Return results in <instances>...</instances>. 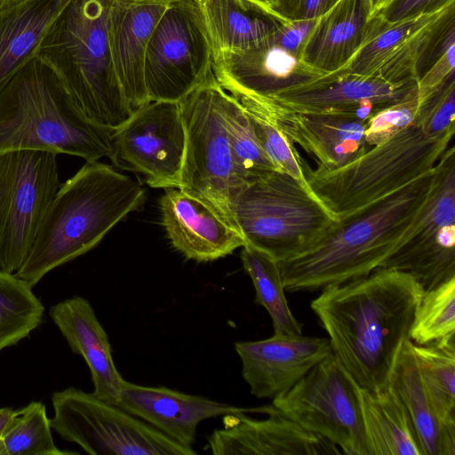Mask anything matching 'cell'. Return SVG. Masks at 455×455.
I'll list each match as a JSON object with an SVG mask.
<instances>
[{
    "instance_id": "obj_1",
    "label": "cell",
    "mask_w": 455,
    "mask_h": 455,
    "mask_svg": "<svg viewBox=\"0 0 455 455\" xmlns=\"http://www.w3.org/2000/svg\"><path fill=\"white\" fill-rule=\"evenodd\" d=\"M321 291L311 308L328 334L331 353L358 386L383 389L411 340L424 290L406 272L378 267Z\"/></svg>"
},
{
    "instance_id": "obj_2",
    "label": "cell",
    "mask_w": 455,
    "mask_h": 455,
    "mask_svg": "<svg viewBox=\"0 0 455 455\" xmlns=\"http://www.w3.org/2000/svg\"><path fill=\"white\" fill-rule=\"evenodd\" d=\"M435 168L403 188L339 216L279 262L287 291H315L368 275L409 238L429 199Z\"/></svg>"
},
{
    "instance_id": "obj_3",
    "label": "cell",
    "mask_w": 455,
    "mask_h": 455,
    "mask_svg": "<svg viewBox=\"0 0 455 455\" xmlns=\"http://www.w3.org/2000/svg\"><path fill=\"white\" fill-rule=\"evenodd\" d=\"M145 200L141 183L98 161L60 183L15 276L32 288L50 271L94 248Z\"/></svg>"
},
{
    "instance_id": "obj_4",
    "label": "cell",
    "mask_w": 455,
    "mask_h": 455,
    "mask_svg": "<svg viewBox=\"0 0 455 455\" xmlns=\"http://www.w3.org/2000/svg\"><path fill=\"white\" fill-rule=\"evenodd\" d=\"M114 131L91 121L36 58L0 92V156L37 150L98 161L108 157Z\"/></svg>"
},
{
    "instance_id": "obj_5",
    "label": "cell",
    "mask_w": 455,
    "mask_h": 455,
    "mask_svg": "<svg viewBox=\"0 0 455 455\" xmlns=\"http://www.w3.org/2000/svg\"><path fill=\"white\" fill-rule=\"evenodd\" d=\"M112 0H72L51 27L35 58L55 75L93 123L116 130L132 115L110 51Z\"/></svg>"
},
{
    "instance_id": "obj_6",
    "label": "cell",
    "mask_w": 455,
    "mask_h": 455,
    "mask_svg": "<svg viewBox=\"0 0 455 455\" xmlns=\"http://www.w3.org/2000/svg\"><path fill=\"white\" fill-rule=\"evenodd\" d=\"M452 137L430 138L414 123L335 169L303 163L310 191L337 217L385 196L434 170Z\"/></svg>"
},
{
    "instance_id": "obj_7",
    "label": "cell",
    "mask_w": 455,
    "mask_h": 455,
    "mask_svg": "<svg viewBox=\"0 0 455 455\" xmlns=\"http://www.w3.org/2000/svg\"><path fill=\"white\" fill-rule=\"evenodd\" d=\"M233 211L245 243L279 262L299 253L338 219L307 187L278 171L244 186Z\"/></svg>"
},
{
    "instance_id": "obj_8",
    "label": "cell",
    "mask_w": 455,
    "mask_h": 455,
    "mask_svg": "<svg viewBox=\"0 0 455 455\" xmlns=\"http://www.w3.org/2000/svg\"><path fill=\"white\" fill-rule=\"evenodd\" d=\"M228 96L212 72L179 102L186 131L179 188L207 204L237 229L234 203L244 186L236 173L229 143Z\"/></svg>"
},
{
    "instance_id": "obj_9",
    "label": "cell",
    "mask_w": 455,
    "mask_h": 455,
    "mask_svg": "<svg viewBox=\"0 0 455 455\" xmlns=\"http://www.w3.org/2000/svg\"><path fill=\"white\" fill-rule=\"evenodd\" d=\"M286 417L346 455H369L355 382L331 353L259 413Z\"/></svg>"
},
{
    "instance_id": "obj_10",
    "label": "cell",
    "mask_w": 455,
    "mask_h": 455,
    "mask_svg": "<svg viewBox=\"0 0 455 455\" xmlns=\"http://www.w3.org/2000/svg\"><path fill=\"white\" fill-rule=\"evenodd\" d=\"M51 427L92 455H194L187 448L125 411L81 389L52 395Z\"/></svg>"
},
{
    "instance_id": "obj_11",
    "label": "cell",
    "mask_w": 455,
    "mask_h": 455,
    "mask_svg": "<svg viewBox=\"0 0 455 455\" xmlns=\"http://www.w3.org/2000/svg\"><path fill=\"white\" fill-rule=\"evenodd\" d=\"M454 41L455 1L437 11L395 22L378 14L366 41L339 71L394 84L417 82Z\"/></svg>"
},
{
    "instance_id": "obj_12",
    "label": "cell",
    "mask_w": 455,
    "mask_h": 455,
    "mask_svg": "<svg viewBox=\"0 0 455 455\" xmlns=\"http://www.w3.org/2000/svg\"><path fill=\"white\" fill-rule=\"evenodd\" d=\"M212 61L196 1L168 3L146 51L144 77L149 100L180 102L212 72Z\"/></svg>"
},
{
    "instance_id": "obj_13",
    "label": "cell",
    "mask_w": 455,
    "mask_h": 455,
    "mask_svg": "<svg viewBox=\"0 0 455 455\" xmlns=\"http://www.w3.org/2000/svg\"><path fill=\"white\" fill-rule=\"evenodd\" d=\"M60 185L54 153L0 156V271L14 274L20 267Z\"/></svg>"
},
{
    "instance_id": "obj_14",
    "label": "cell",
    "mask_w": 455,
    "mask_h": 455,
    "mask_svg": "<svg viewBox=\"0 0 455 455\" xmlns=\"http://www.w3.org/2000/svg\"><path fill=\"white\" fill-rule=\"evenodd\" d=\"M185 150L180 103L156 100L114 131L108 157L116 167L142 175L149 187L179 188Z\"/></svg>"
},
{
    "instance_id": "obj_15",
    "label": "cell",
    "mask_w": 455,
    "mask_h": 455,
    "mask_svg": "<svg viewBox=\"0 0 455 455\" xmlns=\"http://www.w3.org/2000/svg\"><path fill=\"white\" fill-rule=\"evenodd\" d=\"M380 267L411 275L424 292L455 277V148L435 167L429 199L408 239Z\"/></svg>"
},
{
    "instance_id": "obj_16",
    "label": "cell",
    "mask_w": 455,
    "mask_h": 455,
    "mask_svg": "<svg viewBox=\"0 0 455 455\" xmlns=\"http://www.w3.org/2000/svg\"><path fill=\"white\" fill-rule=\"evenodd\" d=\"M416 87V81L394 84L336 71L269 99L296 111L342 116L366 123L376 111L403 100Z\"/></svg>"
},
{
    "instance_id": "obj_17",
    "label": "cell",
    "mask_w": 455,
    "mask_h": 455,
    "mask_svg": "<svg viewBox=\"0 0 455 455\" xmlns=\"http://www.w3.org/2000/svg\"><path fill=\"white\" fill-rule=\"evenodd\" d=\"M235 349L251 394L269 399L289 390L331 354L329 339L302 334L240 341L235 343Z\"/></svg>"
},
{
    "instance_id": "obj_18",
    "label": "cell",
    "mask_w": 455,
    "mask_h": 455,
    "mask_svg": "<svg viewBox=\"0 0 455 455\" xmlns=\"http://www.w3.org/2000/svg\"><path fill=\"white\" fill-rule=\"evenodd\" d=\"M212 72L231 95L272 98L314 82L326 73L269 39L256 47L213 56Z\"/></svg>"
},
{
    "instance_id": "obj_19",
    "label": "cell",
    "mask_w": 455,
    "mask_h": 455,
    "mask_svg": "<svg viewBox=\"0 0 455 455\" xmlns=\"http://www.w3.org/2000/svg\"><path fill=\"white\" fill-rule=\"evenodd\" d=\"M117 405L176 443L192 448L200 422L218 416L258 412L164 387L124 380Z\"/></svg>"
},
{
    "instance_id": "obj_20",
    "label": "cell",
    "mask_w": 455,
    "mask_h": 455,
    "mask_svg": "<svg viewBox=\"0 0 455 455\" xmlns=\"http://www.w3.org/2000/svg\"><path fill=\"white\" fill-rule=\"evenodd\" d=\"M240 413L228 415L224 427L208 439L215 455H323L340 454L332 443L308 432L292 420L274 412L255 419ZM342 454V453H341Z\"/></svg>"
},
{
    "instance_id": "obj_21",
    "label": "cell",
    "mask_w": 455,
    "mask_h": 455,
    "mask_svg": "<svg viewBox=\"0 0 455 455\" xmlns=\"http://www.w3.org/2000/svg\"><path fill=\"white\" fill-rule=\"evenodd\" d=\"M160 209L172 245L188 259L216 260L245 244L242 234L212 207L178 188L165 189Z\"/></svg>"
},
{
    "instance_id": "obj_22",
    "label": "cell",
    "mask_w": 455,
    "mask_h": 455,
    "mask_svg": "<svg viewBox=\"0 0 455 455\" xmlns=\"http://www.w3.org/2000/svg\"><path fill=\"white\" fill-rule=\"evenodd\" d=\"M168 4L112 0L108 36L114 68L132 112L150 100L144 67L148 40Z\"/></svg>"
},
{
    "instance_id": "obj_23",
    "label": "cell",
    "mask_w": 455,
    "mask_h": 455,
    "mask_svg": "<svg viewBox=\"0 0 455 455\" xmlns=\"http://www.w3.org/2000/svg\"><path fill=\"white\" fill-rule=\"evenodd\" d=\"M255 97L289 139L316 159L317 165L339 168L369 148L363 122L342 116L296 111L272 99Z\"/></svg>"
},
{
    "instance_id": "obj_24",
    "label": "cell",
    "mask_w": 455,
    "mask_h": 455,
    "mask_svg": "<svg viewBox=\"0 0 455 455\" xmlns=\"http://www.w3.org/2000/svg\"><path fill=\"white\" fill-rule=\"evenodd\" d=\"M49 314L71 350L88 365L94 387L92 395L117 405L124 379L115 365L108 334L90 302L74 296L52 306Z\"/></svg>"
},
{
    "instance_id": "obj_25",
    "label": "cell",
    "mask_w": 455,
    "mask_h": 455,
    "mask_svg": "<svg viewBox=\"0 0 455 455\" xmlns=\"http://www.w3.org/2000/svg\"><path fill=\"white\" fill-rule=\"evenodd\" d=\"M372 22L366 0H338L318 18L301 59L326 73L340 70L366 41Z\"/></svg>"
},
{
    "instance_id": "obj_26",
    "label": "cell",
    "mask_w": 455,
    "mask_h": 455,
    "mask_svg": "<svg viewBox=\"0 0 455 455\" xmlns=\"http://www.w3.org/2000/svg\"><path fill=\"white\" fill-rule=\"evenodd\" d=\"M213 56L266 43L287 20L253 0H197Z\"/></svg>"
},
{
    "instance_id": "obj_27",
    "label": "cell",
    "mask_w": 455,
    "mask_h": 455,
    "mask_svg": "<svg viewBox=\"0 0 455 455\" xmlns=\"http://www.w3.org/2000/svg\"><path fill=\"white\" fill-rule=\"evenodd\" d=\"M72 0H21L0 11V92L36 52Z\"/></svg>"
},
{
    "instance_id": "obj_28",
    "label": "cell",
    "mask_w": 455,
    "mask_h": 455,
    "mask_svg": "<svg viewBox=\"0 0 455 455\" xmlns=\"http://www.w3.org/2000/svg\"><path fill=\"white\" fill-rule=\"evenodd\" d=\"M355 390L369 455H423L411 418L389 384L371 391L355 383Z\"/></svg>"
},
{
    "instance_id": "obj_29",
    "label": "cell",
    "mask_w": 455,
    "mask_h": 455,
    "mask_svg": "<svg viewBox=\"0 0 455 455\" xmlns=\"http://www.w3.org/2000/svg\"><path fill=\"white\" fill-rule=\"evenodd\" d=\"M411 341L399 354L389 385L402 400L414 427L423 455H455V430L438 419L417 363Z\"/></svg>"
},
{
    "instance_id": "obj_30",
    "label": "cell",
    "mask_w": 455,
    "mask_h": 455,
    "mask_svg": "<svg viewBox=\"0 0 455 455\" xmlns=\"http://www.w3.org/2000/svg\"><path fill=\"white\" fill-rule=\"evenodd\" d=\"M242 248L241 260L252 281L255 303L269 314L274 334H302V324L293 315L286 299L279 261L249 243Z\"/></svg>"
},
{
    "instance_id": "obj_31",
    "label": "cell",
    "mask_w": 455,
    "mask_h": 455,
    "mask_svg": "<svg viewBox=\"0 0 455 455\" xmlns=\"http://www.w3.org/2000/svg\"><path fill=\"white\" fill-rule=\"evenodd\" d=\"M411 346L438 419L455 430V333L432 344Z\"/></svg>"
},
{
    "instance_id": "obj_32",
    "label": "cell",
    "mask_w": 455,
    "mask_h": 455,
    "mask_svg": "<svg viewBox=\"0 0 455 455\" xmlns=\"http://www.w3.org/2000/svg\"><path fill=\"white\" fill-rule=\"evenodd\" d=\"M44 312L31 286L0 271V350L28 336L42 323Z\"/></svg>"
},
{
    "instance_id": "obj_33",
    "label": "cell",
    "mask_w": 455,
    "mask_h": 455,
    "mask_svg": "<svg viewBox=\"0 0 455 455\" xmlns=\"http://www.w3.org/2000/svg\"><path fill=\"white\" fill-rule=\"evenodd\" d=\"M232 96L247 112L261 148L276 170L291 176L308 188L303 161L295 144L283 132L260 100L255 96Z\"/></svg>"
},
{
    "instance_id": "obj_34",
    "label": "cell",
    "mask_w": 455,
    "mask_h": 455,
    "mask_svg": "<svg viewBox=\"0 0 455 455\" xmlns=\"http://www.w3.org/2000/svg\"><path fill=\"white\" fill-rule=\"evenodd\" d=\"M226 116L232 157L243 185L277 171L261 148L247 112L230 93Z\"/></svg>"
},
{
    "instance_id": "obj_35",
    "label": "cell",
    "mask_w": 455,
    "mask_h": 455,
    "mask_svg": "<svg viewBox=\"0 0 455 455\" xmlns=\"http://www.w3.org/2000/svg\"><path fill=\"white\" fill-rule=\"evenodd\" d=\"M45 406L32 402L15 411L13 418L0 440V455H66L55 445Z\"/></svg>"
},
{
    "instance_id": "obj_36",
    "label": "cell",
    "mask_w": 455,
    "mask_h": 455,
    "mask_svg": "<svg viewBox=\"0 0 455 455\" xmlns=\"http://www.w3.org/2000/svg\"><path fill=\"white\" fill-rule=\"evenodd\" d=\"M455 333V277L424 292L410 339L416 345L435 343Z\"/></svg>"
},
{
    "instance_id": "obj_37",
    "label": "cell",
    "mask_w": 455,
    "mask_h": 455,
    "mask_svg": "<svg viewBox=\"0 0 455 455\" xmlns=\"http://www.w3.org/2000/svg\"><path fill=\"white\" fill-rule=\"evenodd\" d=\"M420 106L416 87L403 100L376 111L365 123L368 147L381 144L416 123Z\"/></svg>"
},
{
    "instance_id": "obj_38",
    "label": "cell",
    "mask_w": 455,
    "mask_h": 455,
    "mask_svg": "<svg viewBox=\"0 0 455 455\" xmlns=\"http://www.w3.org/2000/svg\"><path fill=\"white\" fill-rule=\"evenodd\" d=\"M455 76L420 106L416 123L430 138L453 137L455 127Z\"/></svg>"
},
{
    "instance_id": "obj_39",
    "label": "cell",
    "mask_w": 455,
    "mask_h": 455,
    "mask_svg": "<svg viewBox=\"0 0 455 455\" xmlns=\"http://www.w3.org/2000/svg\"><path fill=\"white\" fill-rule=\"evenodd\" d=\"M455 41L451 43L430 64L417 81L421 104L438 91L450 78L455 76Z\"/></svg>"
},
{
    "instance_id": "obj_40",
    "label": "cell",
    "mask_w": 455,
    "mask_h": 455,
    "mask_svg": "<svg viewBox=\"0 0 455 455\" xmlns=\"http://www.w3.org/2000/svg\"><path fill=\"white\" fill-rule=\"evenodd\" d=\"M312 20H287L280 22L269 41L301 58L305 45L317 22Z\"/></svg>"
},
{
    "instance_id": "obj_41",
    "label": "cell",
    "mask_w": 455,
    "mask_h": 455,
    "mask_svg": "<svg viewBox=\"0 0 455 455\" xmlns=\"http://www.w3.org/2000/svg\"><path fill=\"white\" fill-rule=\"evenodd\" d=\"M455 0H395L379 14L387 22L429 13Z\"/></svg>"
},
{
    "instance_id": "obj_42",
    "label": "cell",
    "mask_w": 455,
    "mask_h": 455,
    "mask_svg": "<svg viewBox=\"0 0 455 455\" xmlns=\"http://www.w3.org/2000/svg\"><path fill=\"white\" fill-rule=\"evenodd\" d=\"M338 0H284L278 14L285 20L317 19L327 12Z\"/></svg>"
},
{
    "instance_id": "obj_43",
    "label": "cell",
    "mask_w": 455,
    "mask_h": 455,
    "mask_svg": "<svg viewBox=\"0 0 455 455\" xmlns=\"http://www.w3.org/2000/svg\"><path fill=\"white\" fill-rule=\"evenodd\" d=\"M395 0H366L370 18L372 19L376 15L382 12L385 9H387L392 3Z\"/></svg>"
},
{
    "instance_id": "obj_44",
    "label": "cell",
    "mask_w": 455,
    "mask_h": 455,
    "mask_svg": "<svg viewBox=\"0 0 455 455\" xmlns=\"http://www.w3.org/2000/svg\"><path fill=\"white\" fill-rule=\"evenodd\" d=\"M15 411L11 408H1L0 409V440L3 437L5 430L11 423Z\"/></svg>"
},
{
    "instance_id": "obj_45",
    "label": "cell",
    "mask_w": 455,
    "mask_h": 455,
    "mask_svg": "<svg viewBox=\"0 0 455 455\" xmlns=\"http://www.w3.org/2000/svg\"><path fill=\"white\" fill-rule=\"evenodd\" d=\"M256 3L261 4L262 6L276 12L278 14V10L282 6L284 0H253Z\"/></svg>"
},
{
    "instance_id": "obj_46",
    "label": "cell",
    "mask_w": 455,
    "mask_h": 455,
    "mask_svg": "<svg viewBox=\"0 0 455 455\" xmlns=\"http://www.w3.org/2000/svg\"><path fill=\"white\" fill-rule=\"evenodd\" d=\"M21 0H0V11L11 7Z\"/></svg>"
},
{
    "instance_id": "obj_47",
    "label": "cell",
    "mask_w": 455,
    "mask_h": 455,
    "mask_svg": "<svg viewBox=\"0 0 455 455\" xmlns=\"http://www.w3.org/2000/svg\"><path fill=\"white\" fill-rule=\"evenodd\" d=\"M131 1H140V2H157V3H171L177 0H131ZM191 1H197V0H191Z\"/></svg>"
}]
</instances>
